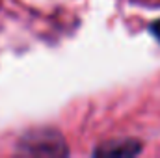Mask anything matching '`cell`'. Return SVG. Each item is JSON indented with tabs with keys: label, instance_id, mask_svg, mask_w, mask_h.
<instances>
[{
	"label": "cell",
	"instance_id": "obj_1",
	"mask_svg": "<svg viewBox=\"0 0 160 158\" xmlns=\"http://www.w3.org/2000/svg\"><path fill=\"white\" fill-rule=\"evenodd\" d=\"M19 151L24 155H43V156H62L69 153L63 138L54 130H38L26 134L21 140Z\"/></svg>",
	"mask_w": 160,
	"mask_h": 158
},
{
	"label": "cell",
	"instance_id": "obj_2",
	"mask_svg": "<svg viewBox=\"0 0 160 158\" xmlns=\"http://www.w3.org/2000/svg\"><path fill=\"white\" fill-rule=\"evenodd\" d=\"M142 153V143L136 140H118V141H106L95 149V155L102 156H134Z\"/></svg>",
	"mask_w": 160,
	"mask_h": 158
},
{
	"label": "cell",
	"instance_id": "obj_3",
	"mask_svg": "<svg viewBox=\"0 0 160 158\" xmlns=\"http://www.w3.org/2000/svg\"><path fill=\"white\" fill-rule=\"evenodd\" d=\"M151 32H153V36L160 41V19H158V21H155V22L151 24Z\"/></svg>",
	"mask_w": 160,
	"mask_h": 158
}]
</instances>
